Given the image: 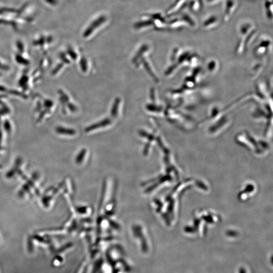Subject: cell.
<instances>
[{
  "instance_id": "obj_8",
  "label": "cell",
  "mask_w": 273,
  "mask_h": 273,
  "mask_svg": "<svg viewBox=\"0 0 273 273\" xmlns=\"http://www.w3.org/2000/svg\"><path fill=\"white\" fill-rule=\"evenodd\" d=\"M141 62L143 64V66L145 67L146 71L148 73L149 75L153 78V80L155 82H158L159 81L157 77L155 75L153 71L152 70L150 66H149L148 63L146 61L144 58L141 59Z\"/></svg>"
},
{
  "instance_id": "obj_20",
  "label": "cell",
  "mask_w": 273,
  "mask_h": 273,
  "mask_svg": "<svg viewBox=\"0 0 273 273\" xmlns=\"http://www.w3.org/2000/svg\"><path fill=\"white\" fill-rule=\"evenodd\" d=\"M250 1H253V0H250Z\"/></svg>"
},
{
  "instance_id": "obj_1",
  "label": "cell",
  "mask_w": 273,
  "mask_h": 273,
  "mask_svg": "<svg viewBox=\"0 0 273 273\" xmlns=\"http://www.w3.org/2000/svg\"><path fill=\"white\" fill-rule=\"evenodd\" d=\"M237 5L236 0H225L223 6V20L228 21L234 13Z\"/></svg>"
},
{
  "instance_id": "obj_12",
  "label": "cell",
  "mask_w": 273,
  "mask_h": 273,
  "mask_svg": "<svg viewBox=\"0 0 273 273\" xmlns=\"http://www.w3.org/2000/svg\"><path fill=\"white\" fill-rule=\"evenodd\" d=\"M147 110L151 112H159L162 110V108L161 106H158L154 104H148L146 106Z\"/></svg>"
},
{
  "instance_id": "obj_9",
  "label": "cell",
  "mask_w": 273,
  "mask_h": 273,
  "mask_svg": "<svg viewBox=\"0 0 273 273\" xmlns=\"http://www.w3.org/2000/svg\"><path fill=\"white\" fill-rule=\"evenodd\" d=\"M120 103V99L118 97L116 98L114 100L110 112V114L113 118L116 117L117 115L118 107Z\"/></svg>"
},
{
  "instance_id": "obj_3",
  "label": "cell",
  "mask_w": 273,
  "mask_h": 273,
  "mask_svg": "<svg viewBox=\"0 0 273 273\" xmlns=\"http://www.w3.org/2000/svg\"><path fill=\"white\" fill-rule=\"evenodd\" d=\"M219 23V19L216 15H211L207 17L202 23L204 29L209 30L216 27Z\"/></svg>"
},
{
  "instance_id": "obj_10",
  "label": "cell",
  "mask_w": 273,
  "mask_h": 273,
  "mask_svg": "<svg viewBox=\"0 0 273 273\" xmlns=\"http://www.w3.org/2000/svg\"><path fill=\"white\" fill-rule=\"evenodd\" d=\"M148 47L146 45L143 46L138 51L136 55L133 58L132 62L134 63L138 61V60L141 57L142 54L147 50Z\"/></svg>"
},
{
  "instance_id": "obj_15",
  "label": "cell",
  "mask_w": 273,
  "mask_h": 273,
  "mask_svg": "<svg viewBox=\"0 0 273 273\" xmlns=\"http://www.w3.org/2000/svg\"><path fill=\"white\" fill-rule=\"evenodd\" d=\"M150 97L151 100L153 102L155 101V94H154V89L153 87L150 89Z\"/></svg>"
},
{
  "instance_id": "obj_19",
  "label": "cell",
  "mask_w": 273,
  "mask_h": 273,
  "mask_svg": "<svg viewBox=\"0 0 273 273\" xmlns=\"http://www.w3.org/2000/svg\"><path fill=\"white\" fill-rule=\"evenodd\" d=\"M206 1L208 3H212L217 2L220 0H206Z\"/></svg>"
},
{
  "instance_id": "obj_6",
  "label": "cell",
  "mask_w": 273,
  "mask_h": 273,
  "mask_svg": "<svg viewBox=\"0 0 273 273\" xmlns=\"http://www.w3.org/2000/svg\"><path fill=\"white\" fill-rule=\"evenodd\" d=\"M180 18L186 26H189L192 27H195L196 26L195 20L189 13L187 12L183 13L180 16Z\"/></svg>"
},
{
  "instance_id": "obj_14",
  "label": "cell",
  "mask_w": 273,
  "mask_h": 273,
  "mask_svg": "<svg viewBox=\"0 0 273 273\" xmlns=\"http://www.w3.org/2000/svg\"><path fill=\"white\" fill-rule=\"evenodd\" d=\"M139 133L140 135L143 137H146L150 141H152L154 139V136L153 134H149V133L144 130H140L139 131Z\"/></svg>"
},
{
  "instance_id": "obj_2",
  "label": "cell",
  "mask_w": 273,
  "mask_h": 273,
  "mask_svg": "<svg viewBox=\"0 0 273 273\" xmlns=\"http://www.w3.org/2000/svg\"><path fill=\"white\" fill-rule=\"evenodd\" d=\"M254 28V26L251 21L242 22L238 27V33L241 39L246 37Z\"/></svg>"
},
{
  "instance_id": "obj_4",
  "label": "cell",
  "mask_w": 273,
  "mask_h": 273,
  "mask_svg": "<svg viewBox=\"0 0 273 273\" xmlns=\"http://www.w3.org/2000/svg\"><path fill=\"white\" fill-rule=\"evenodd\" d=\"M111 123V120L110 118H106L102 120L101 121L97 122L96 123L93 124L85 128V132H89L95 130L97 128L105 127Z\"/></svg>"
},
{
  "instance_id": "obj_11",
  "label": "cell",
  "mask_w": 273,
  "mask_h": 273,
  "mask_svg": "<svg viewBox=\"0 0 273 273\" xmlns=\"http://www.w3.org/2000/svg\"><path fill=\"white\" fill-rule=\"evenodd\" d=\"M57 131L58 132L64 134L73 135L75 133V131L73 129L66 128L64 127H58Z\"/></svg>"
},
{
  "instance_id": "obj_16",
  "label": "cell",
  "mask_w": 273,
  "mask_h": 273,
  "mask_svg": "<svg viewBox=\"0 0 273 273\" xmlns=\"http://www.w3.org/2000/svg\"><path fill=\"white\" fill-rule=\"evenodd\" d=\"M68 53H69V55L71 56V57L73 60H76V59L77 55L73 51H72V50H69L68 51Z\"/></svg>"
},
{
  "instance_id": "obj_17",
  "label": "cell",
  "mask_w": 273,
  "mask_h": 273,
  "mask_svg": "<svg viewBox=\"0 0 273 273\" xmlns=\"http://www.w3.org/2000/svg\"><path fill=\"white\" fill-rule=\"evenodd\" d=\"M68 107L69 109H70V110L72 112H75L77 111L76 107L71 103L68 104Z\"/></svg>"
},
{
  "instance_id": "obj_5",
  "label": "cell",
  "mask_w": 273,
  "mask_h": 273,
  "mask_svg": "<svg viewBox=\"0 0 273 273\" xmlns=\"http://www.w3.org/2000/svg\"><path fill=\"white\" fill-rule=\"evenodd\" d=\"M105 20V18L104 17H101L94 21L85 31L83 34L84 37H87L89 34L92 33V32L95 29H96V28L98 27Z\"/></svg>"
},
{
  "instance_id": "obj_18",
  "label": "cell",
  "mask_w": 273,
  "mask_h": 273,
  "mask_svg": "<svg viewBox=\"0 0 273 273\" xmlns=\"http://www.w3.org/2000/svg\"><path fill=\"white\" fill-rule=\"evenodd\" d=\"M239 273H246V270L243 267H241L239 269Z\"/></svg>"
},
{
  "instance_id": "obj_13",
  "label": "cell",
  "mask_w": 273,
  "mask_h": 273,
  "mask_svg": "<svg viewBox=\"0 0 273 273\" xmlns=\"http://www.w3.org/2000/svg\"><path fill=\"white\" fill-rule=\"evenodd\" d=\"M80 66L82 71L85 72L87 70V63L86 59L82 57L80 61Z\"/></svg>"
},
{
  "instance_id": "obj_7",
  "label": "cell",
  "mask_w": 273,
  "mask_h": 273,
  "mask_svg": "<svg viewBox=\"0 0 273 273\" xmlns=\"http://www.w3.org/2000/svg\"><path fill=\"white\" fill-rule=\"evenodd\" d=\"M264 9H265V14L268 19H272V0H266L264 3Z\"/></svg>"
}]
</instances>
